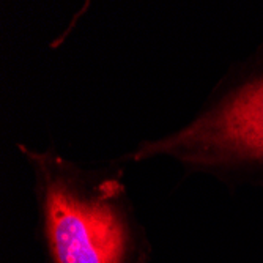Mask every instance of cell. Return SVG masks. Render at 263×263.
I'll return each mask as SVG.
<instances>
[{
	"instance_id": "obj_1",
	"label": "cell",
	"mask_w": 263,
	"mask_h": 263,
	"mask_svg": "<svg viewBox=\"0 0 263 263\" xmlns=\"http://www.w3.org/2000/svg\"><path fill=\"white\" fill-rule=\"evenodd\" d=\"M46 236L55 263H126L129 230L120 184L91 183L62 159L36 155Z\"/></svg>"
},
{
	"instance_id": "obj_2",
	"label": "cell",
	"mask_w": 263,
	"mask_h": 263,
	"mask_svg": "<svg viewBox=\"0 0 263 263\" xmlns=\"http://www.w3.org/2000/svg\"><path fill=\"white\" fill-rule=\"evenodd\" d=\"M199 167L263 165V74L238 87L180 133L142 148Z\"/></svg>"
}]
</instances>
